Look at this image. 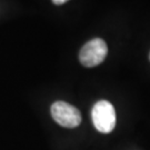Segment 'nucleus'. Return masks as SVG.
<instances>
[{"label":"nucleus","mask_w":150,"mask_h":150,"mask_svg":"<svg viewBox=\"0 0 150 150\" xmlns=\"http://www.w3.org/2000/svg\"><path fill=\"white\" fill-rule=\"evenodd\" d=\"M108 47L106 41L100 38L91 39L81 48L79 60L85 67L91 68L101 64L107 57Z\"/></svg>","instance_id":"nucleus-2"},{"label":"nucleus","mask_w":150,"mask_h":150,"mask_svg":"<svg viewBox=\"0 0 150 150\" xmlns=\"http://www.w3.org/2000/svg\"><path fill=\"white\" fill-rule=\"evenodd\" d=\"M149 60H150V52H149Z\"/></svg>","instance_id":"nucleus-5"},{"label":"nucleus","mask_w":150,"mask_h":150,"mask_svg":"<svg viewBox=\"0 0 150 150\" xmlns=\"http://www.w3.org/2000/svg\"><path fill=\"white\" fill-rule=\"evenodd\" d=\"M91 118L95 128L102 134H109L116 127V111L112 105L107 100H100L95 103Z\"/></svg>","instance_id":"nucleus-1"},{"label":"nucleus","mask_w":150,"mask_h":150,"mask_svg":"<svg viewBox=\"0 0 150 150\" xmlns=\"http://www.w3.org/2000/svg\"><path fill=\"white\" fill-rule=\"evenodd\" d=\"M51 116L56 122L66 128H75L81 122L80 111L64 101L54 102L51 106Z\"/></svg>","instance_id":"nucleus-3"},{"label":"nucleus","mask_w":150,"mask_h":150,"mask_svg":"<svg viewBox=\"0 0 150 150\" xmlns=\"http://www.w3.org/2000/svg\"><path fill=\"white\" fill-rule=\"evenodd\" d=\"M68 0H52V2H54V5H64V2H67Z\"/></svg>","instance_id":"nucleus-4"}]
</instances>
